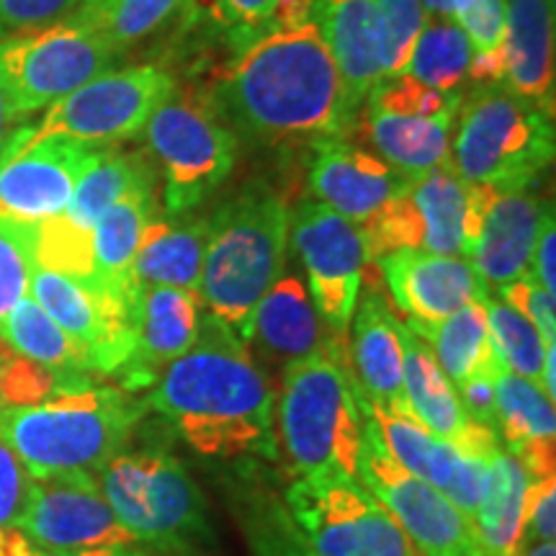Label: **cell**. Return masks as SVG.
Returning <instances> with one entry per match:
<instances>
[{
    "mask_svg": "<svg viewBox=\"0 0 556 556\" xmlns=\"http://www.w3.org/2000/svg\"><path fill=\"white\" fill-rule=\"evenodd\" d=\"M235 137L261 144L343 137L356 122L315 18L250 39L206 99Z\"/></svg>",
    "mask_w": 556,
    "mask_h": 556,
    "instance_id": "obj_1",
    "label": "cell"
},
{
    "mask_svg": "<svg viewBox=\"0 0 556 556\" xmlns=\"http://www.w3.org/2000/svg\"><path fill=\"white\" fill-rule=\"evenodd\" d=\"M148 405L206 458L274 456L276 397L248 343L219 319L157 374Z\"/></svg>",
    "mask_w": 556,
    "mask_h": 556,
    "instance_id": "obj_2",
    "label": "cell"
},
{
    "mask_svg": "<svg viewBox=\"0 0 556 556\" xmlns=\"http://www.w3.org/2000/svg\"><path fill=\"white\" fill-rule=\"evenodd\" d=\"M142 405L129 392L93 384L90 374L58 381L41 402L3 407L0 438L34 479L96 477L129 446Z\"/></svg>",
    "mask_w": 556,
    "mask_h": 556,
    "instance_id": "obj_3",
    "label": "cell"
},
{
    "mask_svg": "<svg viewBox=\"0 0 556 556\" xmlns=\"http://www.w3.org/2000/svg\"><path fill=\"white\" fill-rule=\"evenodd\" d=\"M289 208L266 180H250L208 219L199 302L248 343L255 307L283 274Z\"/></svg>",
    "mask_w": 556,
    "mask_h": 556,
    "instance_id": "obj_4",
    "label": "cell"
},
{
    "mask_svg": "<svg viewBox=\"0 0 556 556\" xmlns=\"http://www.w3.org/2000/svg\"><path fill=\"white\" fill-rule=\"evenodd\" d=\"M340 336L281 371L278 433L296 479H358L366 413Z\"/></svg>",
    "mask_w": 556,
    "mask_h": 556,
    "instance_id": "obj_5",
    "label": "cell"
},
{
    "mask_svg": "<svg viewBox=\"0 0 556 556\" xmlns=\"http://www.w3.org/2000/svg\"><path fill=\"white\" fill-rule=\"evenodd\" d=\"M96 479L135 541L157 552H191L214 541L206 497L168 448L150 441L137 448L124 446Z\"/></svg>",
    "mask_w": 556,
    "mask_h": 556,
    "instance_id": "obj_6",
    "label": "cell"
},
{
    "mask_svg": "<svg viewBox=\"0 0 556 556\" xmlns=\"http://www.w3.org/2000/svg\"><path fill=\"white\" fill-rule=\"evenodd\" d=\"M451 168L467 184L513 191L536 186L554 160L552 111L500 86L462 101Z\"/></svg>",
    "mask_w": 556,
    "mask_h": 556,
    "instance_id": "obj_7",
    "label": "cell"
},
{
    "mask_svg": "<svg viewBox=\"0 0 556 556\" xmlns=\"http://www.w3.org/2000/svg\"><path fill=\"white\" fill-rule=\"evenodd\" d=\"M495 189L467 184L448 165H438L381 208L364 227L368 261L377 263L397 250L471 261Z\"/></svg>",
    "mask_w": 556,
    "mask_h": 556,
    "instance_id": "obj_8",
    "label": "cell"
},
{
    "mask_svg": "<svg viewBox=\"0 0 556 556\" xmlns=\"http://www.w3.org/2000/svg\"><path fill=\"white\" fill-rule=\"evenodd\" d=\"M144 137L163 170L168 217H184L197 208L235 168L238 137L206 99H197L189 90H173L160 103Z\"/></svg>",
    "mask_w": 556,
    "mask_h": 556,
    "instance_id": "obj_9",
    "label": "cell"
},
{
    "mask_svg": "<svg viewBox=\"0 0 556 556\" xmlns=\"http://www.w3.org/2000/svg\"><path fill=\"white\" fill-rule=\"evenodd\" d=\"M119 58L99 31L67 18L0 39V88L13 114L24 119L114 70Z\"/></svg>",
    "mask_w": 556,
    "mask_h": 556,
    "instance_id": "obj_10",
    "label": "cell"
},
{
    "mask_svg": "<svg viewBox=\"0 0 556 556\" xmlns=\"http://www.w3.org/2000/svg\"><path fill=\"white\" fill-rule=\"evenodd\" d=\"M176 90L170 73L155 65L109 70L52 103L37 127H18L24 142L65 139L101 150L142 135L155 109Z\"/></svg>",
    "mask_w": 556,
    "mask_h": 556,
    "instance_id": "obj_11",
    "label": "cell"
},
{
    "mask_svg": "<svg viewBox=\"0 0 556 556\" xmlns=\"http://www.w3.org/2000/svg\"><path fill=\"white\" fill-rule=\"evenodd\" d=\"M283 505L317 556H417L397 520L353 477L296 479Z\"/></svg>",
    "mask_w": 556,
    "mask_h": 556,
    "instance_id": "obj_12",
    "label": "cell"
},
{
    "mask_svg": "<svg viewBox=\"0 0 556 556\" xmlns=\"http://www.w3.org/2000/svg\"><path fill=\"white\" fill-rule=\"evenodd\" d=\"M358 482L397 520L417 554L484 556L471 520L433 484L402 469L381 446L368 417L358 454Z\"/></svg>",
    "mask_w": 556,
    "mask_h": 556,
    "instance_id": "obj_13",
    "label": "cell"
},
{
    "mask_svg": "<svg viewBox=\"0 0 556 556\" xmlns=\"http://www.w3.org/2000/svg\"><path fill=\"white\" fill-rule=\"evenodd\" d=\"M289 227L317 315L332 332H345L371 266L364 229L319 201H304Z\"/></svg>",
    "mask_w": 556,
    "mask_h": 556,
    "instance_id": "obj_14",
    "label": "cell"
},
{
    "mask_svg": "<svg viewBox=\"0 0 556 556\" xmlns=\"http://www.w3.org/2000/svg\"><path fill=\"white\" fill-rule=\"evenodd\" d=\"M101 150L65 139L24 142L11 131L0 150V225H39L62 214Z\"/></svg>",
    "mask_w": 556,
    "mask_h": 556,
    "instance_id": "obj_15",
    "label": "cell"
},
{
    "mask_svg": "<svg viewBox=\"0 0 556 556\" xmlns=\"http://www.w3.org/2000/svg\"><path fill=\"white\" fill-rule=\"evenodd\" d=\"M13 528L52 556L135 544L101 495L99 479L90 475L34 479Z\"/></svg>",
    "mask_w": 556,
    "mask_h": 556,
    "instance_id": "obj_16",
    "label": "cell"
},
{
    "mask_svg": "<svg viewBox=\"0 0 556 556\" xmlns=\"http://www.w3.org/2000/svg\"><path fill=\"white\" fill-rule=\"evenodd\" d=\"M364 413L377 428L381 446L402 469L420 477L422 482L433 484L464 516L469 520L475 518L479 497H482L484 490L490 456L495 451L484 456L458 448L454 443L430 433L413 413H384V409L366 405Z\"/></svg>",
    "mask_w": 556,
    "mask_h": 556,
    "instance_id": "obj_17",
    "label": "cell"
},
{
    "mask_svg": "<svg viewBox=\"0 0 556 556\" xmlns=\"http://www.w3.org/2000/svg\"><path fill=\"white\" fill-rule=\"evenodd\" d=\"M387 289L407 328L420 332L454 315L471 302H484L490 287L467 258L420 253V250H397L381 258Z\"/></svg>",
    "mask_w": 556,
    "mask_h": 556,
    "instance_id": "obj_18",
    "label": "cell"
},
{
    "mask_svg": "<svg viewBox=\"0 0 556 556\" xmlns=\"http://www.w3.org/2000/svg\"><path fill=\"white\" fill-rule=\"evenodd\" d=\"M409 186L413 180L379 155L345 142L343 137L315 142V157L309 165V189L315 201L351 219L353 225L364 227Z\"/></svg>",
    "mask_w": 556,
    "mask_h": 556,
    "instance_id": "obj_19",
    "label": "cell"
},
{
    "mask_svg": "<svg viewBox=\"0 0 556 556\" xmlns=\"http://www.w3.org/2000/svg\"><path fill=\"white\" fill-rule=\"evenodd\" d=\"M201 302L197 294L168 287H139L135 302V345L116 377L127 392L150 389L170 361L184 356L199 338Z\"/></svg>",
    "mask_w": 556,
    "mask_h": 556,
    "instance_id": "obj_20",
    "label": "cell"
},
{
    "mask_svg": "<svg viewBox=\"0 0 556 556\" xmlns=\"http://www.w3.org/2000/svg\"><path fill=\"white\" fill-rule=\"evenodd\" d=\"M402 343V389L417 420L443 441L458 448L490 456L500 448V438L482 426H475L464 415L456 389L441 371L430 345L400 323Z\"/></svg>",
    "mask_w": 556,
    "mask_h": 556,
    "instance_id": "obj_21",
    "label": "cell"
},
{
    "mask_svg": "<svg viewBox=\"0 0 556 556\" xmlns=\"http://www.w3.org/2000/svg\"><path fill=\"white\" fill-rule=\"evenodd\" d=\"M548 208L552 204H544L536 186L495 191L471 253V266L486 287L500 289L531 270L533 248Z\"/></svg>",
    "mask_w": 556,
    "mask_h": 556,
    "instance_id": "obj_22",
    "label": "cell"
},
{
    "mask_svg": "<svg viewBox=\"0 0 556 556\" xmlns=\"http://www.w3.org/2000/svg\"><path fill=\"white\" fill-rule=\"evenodd\" d=\"M315 18L343 80L348 109L361 103L384 78V37L377 0H315Z\"/></svg>",
    "mask_w": 556,
    "mask_h": 556,
    "instance_id": "obj_23",
    "label": "cell"
},
{
    "mask_svg": "<svg viewBox=\"0 0 556 556\" xmlns=\"http://www.w3.org/2000/svg\"><path fill=\"white\" fill-rule=\"evenodd\" d=\"M353 377L366 407L384 413H413L402 389L400 319L377 289L353 312Z\"/></svg>",
    "mask_w": 556,
    "mask_h": 556,
    "instance_id": "obj_24",
    "label": "cell"
},
{
    "mask_svg": "<svg viewBox=\"0 0 556 556\" xmlns=\"http://www.w3.org/2000/svg\"><path fill=\"white\" fill-rule=\"evenodd\" d=\"M330 340L325 338L323 319L302 278L281 274L255 307L248 345L253 343L268 364L281 366L283 371L294 361L325 351Z\"/></svg>",
    "mask_w": 556,
    "mask_h": 556,
    "instance_id": "obj_25",
    "label": "cell"
},
{
    "mask_svg": "<svg viewBox=\"0 0 556 556\" xmlns=\"http://www.w3.org/2000/svg\"><path fill=\"white\" fill-rule=\"evenodd\" d=\"M505 3V86L554 111V0Z\"/></svg>",
    "mask_w": 556,
    "mask_h": 556,
    "instance_id": "obj_26",
    "label": "cell"
},
{
    "mask_svg": "<svg viewBox=\"0 0 556 556\" xmlns=\"http://www.w3.org/2000/svg\"><path fill=\"white\" fill-rule=\"evenodd\" d=\"M497 438L533 479L554 477V400L536 381L500 368L495 377Z\"/></svg>",
    "mask_w": 556,
    "mask_h": 556,
    "instance_id": "obj_27",
    "label": "cell"
},
{
    "mask_svg": "<svg viewBox=\"0 0 556 556\" xmlns=\"http://www.w3.org/2000/svg\"><path fill=\"white\" fill-rule=\"evenodd\" d=\"M533 477L518 456L500 446L490 456L482 497L471 526L484 556H520L526 552V500Z\"/></svg>",
    "mask_w": 556,
    "mask_h": 556,
    "instance_id": "obj_28",
    "label": "cell"
},
{
    "mask_svg": "<svg viewBox=\"0 0 556 556\" xmlns=\"http://www.w3.org/2000/svg\"><path fill=\"white\" fill-rule=\"evenodd\" d=\"M152 214H155V191H152V173H148L96 222L90 235H93L96 283L101 289L124 299L137 296L139 287L131 278V266Z\"/></svg>",
    "mask_w": 556,
    "mask_h": 556,
    "instance_id": "obj_29",
    "label": "cell"
},
{
    "mask_svg": "<svg viewBox=\"0 0 556 556\" xmlns=\"http://www.w3.org/2000/svg\"><path fill=\"white\" fill-rule=\"evenodd\" d=\"M208 219H150L139 240L131 278L137 287H168L199 296Z\"/></svg>",
    "mask_w": 556,
    "mask_h": 556,
    "instance_id": "obj_30",
    "label": "cell"
},
{
    "mask_svg": "<svg viewBox=\"0 0 556 556\" xmlns=\"http://www.w3.org/2000/svg\"><path fill=\"white\" fill-rule=\"evenodd\" d=\"M456 116L384 114L368 111V137L384 163L415 180L451 163Z\"/></svg>",
    "mask_w": 556,
    "mask_h": 556,
    "instance_id": "obj_31",
    "label": "cell"
},
{
    "mask_svg": "<svg viewBox=\"0 0 556 556\" xmlns=\"http://www.w3.org/2000/svg\"><path fill=\"white\" fill-rule=\"evenodd\" d=\"M0 340L13 353L47 368L60 379L93 374L86 348L70 338L31 296L21 299L16 307L0 319Z\"/></svg>",
    "mask_w": 556,
    "mask_h": 556,
    "instance_id": "obj_32",
    "label": "cell"
},
{
    "mask_svg": "<svg viewBox=\"0 0 556 556\" xmlns=\"http://www.w3.org/2000/svg\"><path fill=\"white\" fill-rule=\"evenodd\" d=\"M229 505L253 556H317L291 513L268 484L242 479L229 490Z\"/></svg>",
    "mask_w": 556,
    "mask_h": 556,
    "instance_id": "obj_33",
    "label": "cell"
},
{
    "mask_svg": "<svg viewBox=\"0 0 556 556\" xmlns=\"http://www.w3.org/2000/svg\"><path fill=\"white\" fill-rule=\"evenodd\" d=\"M415 336H420L430 345L438 366L454 389L464 384L471 374L486 371V368H505L497 358L495 343H492L484 302H471L443 323L415 332Z\"/></svg>",
    "mask_w": 556,
    "mask_h": 556,
    "instance_id": "obj_34",
    "label": "cell"
},
{
    "mask_svg": "<svg viewBox=\"0 0 556 556\" xmlns=\"http://www.w3.org/2000/svg\"><path fill=\"white\" fill-rule=\"evenodd\" d=\"M148 173V165L135 155L101 150L96 163L83 173L78 186H75L73 199H70L62 217L73 222L75 227L86 229V232H93L96 222Z\"/></svg>",
    "mask_w": 556,
    "mask_h": 556,
    "instance_id": "obj_35",
    "label": "cell"
},
{
    "mask_svg": "<svg viewBox=\"0 0 556 556\" xmlns=\"http://www.w3.org/2000/svg\"><path fill=\"white\" fill-rule=\"evenodd\" d=\"M469 62L471 47L462 26L451 18H426L405 75L435 90H458L469 75Z\"/></svg>",
    "mask_w": 556,
    "mask_h": 556,
    "instance_id": "obj_36",
    "label": "cell"
},
{
    "mask_svg": "<svg viewBox=\"0 0 556 556\" xmlns=\"http://www.w3.org/2000/svg\"><path fill=\"white\" fill-rule=\"evenodd\" d=\"M180 0H83L75 21L99 31L124 54L142 39L163 29L176 16Z\"/></svg>",
    "mask_w": 556,
    "mask_h": 556,
    "instance_id": "obj_37",
    "label": "cell"
},
{
    "mask_svg": "<svg viewBox=\"0 0 556 556\" xmlns=\"http://www.w3.org/2000/svg\"><path fill=\"white\" fill-rule=\"evenodd\" d=\"M484 309L500 364L507 371L536 381L541 387V368H544L546 348L554 343H546L541 332L533 328L531 319L520 315L518 309H513L510 304H505L503 299L490 294L484 299Z\"/></svg>",
    "mask_w": 556,
    "mask_h": 556,
    "instance_id": "obj_38",
    "label": "cell"
},
{
    "mask_svg": "<svg viewBox=\"0 0 556 556\" xmlns=\"http://www.w3.org/2000/svg\"><path fill=\"white\" fill-rule=\"evenodd\" d=\"M384 37V78L405 73L417 34L426 26V9L420 0H377Z\"/></svg>",
    "mask_w": 556,
    "mask_h": 556,
    "instance_id": "obj_39",
    "label": "cell"
},
{
    "mask_svg": "<svg viewBox=\"0 0 556 556\" xmlns=\"http://www.w3.org/2000/svg\"><path fill=\"white\" fill-rule=\"evenodd\" d=\"M31 253L26 229L21 225H0V319L29 296Z\"/></svg>",
    "mask_w": 556,
    "mask_h": 556,
    "instance_id": "obj_40",
    "label": "cell"
},
{
    "mask_svg": "<svg viewBox=\"0 0 556 556\" xmlns=\"http://www.w3.org/2000/svg\"><path fill=\"white\" fill-rule=\"evenodd\" d=\"M80 5L83 0H0V39L73 18Z\"/></svg>",
    "mask_w": 556,
    "mask_h": 556,
    "instance_id": "obj_41",
    "label": "cell"
},
{
    "mask_svg": "<svg viewBox=\"0 0 556 556\" xmlns=\"http://www.w3.org/2000/svg\"><path fill=\"white\" fill-rule=\"evenodd\" d=\"M500 299L505 304H510L513 309H518L520 315L528 317L533 323V328L541 332V338L546 343L556 340V304H554V291L541 287V283L531 274H526L518 281L505 283L500 287Z\"/></svg>",
    "mask_w": 556,
    "mask_h": 556,
    "instance_id": "obj_42",
    "label": "cell"
},
{
    "mask_svg": "<svg viewBox=\"0 0 556 556\" xmlns=\"http://www.w3.org/2000/svg\"><path fill=\"white\" fill-rule=\"evenodd\" d=\"M467 34L471 58H505V3L503 0H477L471 11L456 21Z\"/></svg>",
    "mask_w": 556,
    "mask_h": 556,
    "instance_id": "obj_43",
    "label": "cell"
},
{
    "mask_svg": "<svg viewBox=\"0 0 556 556\" xmlns=\"http://www.w3.org/2000/svg\"><path fill=\"white\" fill-rule=\"evenodd\" d=\"M34 477L26 471L21 458L0 438V526H16V520L29 500Z\"/></svg>",
    "mask_w": 556,
    "mask_h": 556,
    "instance_id": "obj_44",
    "label": "cell"
},
{
    "mask_svg": "<svg viewBox=\"0 0 556 556\" xmlns=\"http://www.w3.org/2000/svg\"><path fill=\"white\" fill-rule=\"evenodd\" d=\"M556 477L533 479L526 500V546L556 539Z\"/></svg>",
    "mask_w": 556,
    "mask_h": 556,
    "instance_id": "obj_45",
    "label": "cell"
},
{
    "mask_svg": "<svg viewBox=\"0 0 556 556\" xmlns=\"http://www.w3.org/2000/svg\"><path fill=\"white\" fill-rule=\"evenodd\" d=\"M281 0H214V18L232 31H248L255 39L274 31L270 18Z\"/></svg>",
    "mask_w": 556,
    "mask_h": 556,
    "instance_id": "obj_46",
    "label": "cell"
},
{
    "mask_svg": "<svg viewBox=\"0 0 556 556\" xmlns=\"http://www.w3.org/2000/svg\"><path fill=\"white\" fill-rule=\"evenodd\" d=\"M500 368H486V371H477L456 387V397L462 402L464 415L469 417L475 426H482L497 435V420H495V377Z\"/></svg>",
    "mask_w": 556,
    "mask_h": 556,
    "instance_id": "obj_47",
    "label": "cell"
},
{
    "mask_svg": "<svg viewBox=\"0 0 556 556\" xmlns=\"http://www.w3.org/2000/svg\"><path fill=\"white\" fill-rule=\"evenodd\" d=\"M556 225H554V206L548 208L544 222H541L539 238H536V248H533V258H531V274L541 287L554 291L556 294Z\"/></svg>",
    "mask_w": 556,
    "mask_h": 556,
    "instance_id": "obj_48",
    "label": "cell"
},
{
    "mask_svg": "<svg viewBox=\"0 0 556 556\" xmlns=\"http://www.w3.org/2000/svg\"><path fill=\"white\" fill-rule=\"evenodd\" d=\"M541 389H544L548 397L556 400V345L546 348L544 368H541Z\"/></svg>",
    "mask_w": 556,
    "mask_h": 556,
    "instance_id": "obj_49",
    "label": "cell"
},
{
    "mask_svg": "<svg viewBox=\"0 0 556 556\" xmlns=\"http://www.w3.org/2000/svg\"><path fill=\"white\" fill-rule=\"evenodd\" d=\"M62 556H152L148 552H139L135 544L127 546H99V548H83V552L62 554Z\"/></svg>",
    "mask_w": 556,
    "mask_h": 556,
    "instance_id": "obj_50",
    "label": "cell"
},
{
    "mask_svg": "<svg viewBox=\"0 0 556 556\" xmlns=\"http://www.w3.org/2000/svg\"><path fill=\"white\" fill-rule=\"evenodd\" d=\"M16 119H18V116L13 114L9 96H5L3 88H0V150H3L5 142H9L11 122H16Z\"/></svg>",
    "mask_w": 556,
    "mask_h": 556,
    "instance_id": "obj_51",
    "label": "cell"
},
{
    "mask_svg": "<svg viewBox=\"0 0 556 556\" xmlns=\"http://www.w3.org/2000/svg\"><path fill=\"white\" fill-rule=\"evenodd\" d=\"M520 556H556L554 541H541V544H531Z\"/></svg>",
    "mask_w": 556,
    "mask_h": 556,
    "instance_id": "obj_52",
    "label": "cell"
},
{
    "mask_svg": "<svg viewBox=\"0 0 556 556\" xmlns=\"http://www.w3.org/2000/svg\"><path fill=\"white\" fill-rule=\"evenodd\" d=\"M31 556H52V554H47V552H41V548H37V552H34Z\"/></svg>",
    "mask_w": 556,
    "mask_h": 556,
    "instance_id": "obj_53",
    "label": "cell"
},
{
    "mask_svg": "<svg viewBox=\"0 0 556 556\" xmlns=\"http://www.w3.org/2000/svg\"><path fill=\"white\" fill-rule=\"evenodd\" d=\"M0 413H3V402H0Z\"/></svg>",
    "mask_w": 556,
    "mask_h": 556,
    "instance_id": "obj_54",
    "label": "cell"
},
{
    "mask_svg": "<svg viewBox=\"0 0 556 556\" xmlns=\"http://www.w3.org/2000/svg\"><path fill=\"white\" fill-rule=\"evenodd\" d=\"M417 556H422V554H417Z\"/></svg>",
    "mask_w": 556,
    "mask_h": 556,
    "instance_id": "obj_55",
    "label": "cell"
}]
</instances>
